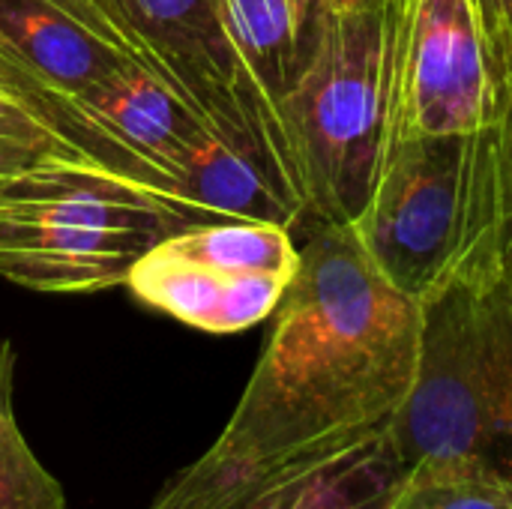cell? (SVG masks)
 Wrapping results in <instances>:
<instances>
[{
  "instance_id": "1",
  "label": "cell",
  "mask_w": 512,
  "mask_h": 509,
  "mask_svg": "<svg viewBox=\"0 0 512 509\" xmlns=\"http://www.w3.org/2000/svg\"><path fill=\"white\" fill-rule=\"evenodd\" d=\"M420 354V303L372 264L351 225H315L213 447L258 462L348 450L390 429Z\"/></svg>"
},
{
  "instance_id": "2",
  "label": "cell",
  "mask_w": 512,
  "mask_h": 509,
  "mask_svg": "<svg viewBox=\"0 0 512 509\" xmlns=\"http://www.w3.org/2000/svg\"><path fill=\"white\" fill-rule=\"evenodd\" d=\"M420 309V375L390 423L402 462L456 465L512 486V282L468 246Z\"/></svg>"
},
{
  "instance_id": "3",
  "label": "cell",
  "mask_w": 512,
  "mask_h": 509,
  "mask_svg": "<svg viewBox=\"0 0 512 509\" xmlns=\"http://www.w3.org/2000/svg\"><path fill=\"white\" fill-rule=\"evenodd\" d=\"M411 0L327 9L318 45L282 102L306 219L354 225L387 144L399 45Z\"/></svg>"
},
{
  "instance_id": "4",
  "label": "cell",
  "mask_w": 512,
  "mask_h": 509,
  "mask_svg": "<svg viewBox=\"0 0 512 509\" xmlns=\"http://www.w3.org/2000/svg\"><path fill=\"white\" fill-rule=\"evenodd\" d=\"M174 231L159 198L60 153L0 189V276L42 294L108 291Z\"/></svg>"
},
{
  "instance_id": "5",
  "label": "cell",
  "mask_w": 512,
  "mask_h": 509,
  "mask_svg": "<svg viewBox=\"0 0 512 509\" xmlns=\"http://www.w3.org/2000/svg\"><path fill=\"white\" fill-rule=\"evenodd\" d=\"M489 126L399 141L351 225L372 264L417 303L435 294L483 216Z\"/></svg>"
},
{
  "instance_id": "6",
  "label": "cell",
  "mask_w": 512,
  "mask_h": 509,
  "mask_svg": "<svg viewBox=\"0 0 512 509\" xmlns=\"http://www.w3.org/2000/svg\"><path fill=\"white\" fill-rule=\"evenodd\" d=\"M300 267L291 228L276 222L192 225L159 240L129 273V291L201 333H243L267 318Z\"/></svg>"
},
{
  "instance_id": "7",
  "label": "cell",
  "mask_w": 512,
  "mask_h": 509,
  "mask_svg": "<svg viewBox=\"0 0 512 509\" xmlns=\"http://www.w3.org/2000/svg\"><path fill=\"white\" fill-rule=\"evenodd\" d=\"M45 123L60 144L135 183L165 207L192 150L216 132L141 60L123 66L84 99L54 108Z\"/></svg>"
},
{
  "instance_id": "8",
  "label": "cell",
  "mask_w": 512,
  "mask_h": 509,
  "mask_svg": "<svg viewBox=\"0 0 512 509\" xmlns=\"http://www.w3.org/2000/svg\"><path fill=\"white\" fill-rule=\"evenodd\" d=\"M495 117L498 78L474 0H411L399 45L387 153L420 135L480 132Z\"/></svg>"
},
{
  "instance_id": "9",
  "label": "cell",
  "mask_w": 512,
  "mask_h": 509,
  "mask_svg": "<svg viewBox=\"0 0 512 509\" xmlns=\"http://www.w3.org/2000/svg\"><path fill=\"white\" fill-rule=\"evenodd\" d=\"M129 51L153 69L222 138L255 156L300 204L303 195L279 171L255 135L240 96L219 0H99ZM306 207V204H303Z\"/></svg>"
},
{
  "instance_id": "10",
  "label": "cell",
  "mask_w": 512,
  "mask_h": 509,
  "mask_svg": "<svg viewBox=\"0 0 512 509\" xmlns=\"http://www.w3.org/2000/svg\"><path fill=\"white\" fill-rule=\"evenodd\" d=\"M132 60L99 0H0V84L42 123Z\"/></svg>"
},
{
  "instance_id": "11",
  "label": "cell",
  "mask_w": 512,
  "mask_h": 509,
  "mask_svg": "<svg viewBox=\"0 0 512 509\" xmlns=\"http://www.w3.org/2000/svg\"><path fill=\"white\" fill-rule=\"evenodd\" d=\"M324 12V0H219V21L231 48L240 105L264 150L300 195L303 189L282 102L318 45Z\"/></svg>"
},
{
  "instance_id": "12",
  "label": "cell",
  "mask_w": 512,
  "mask_h": 509,
  "mask_svg": "<svg viewBox=\"0 0 512 509\" xmlns=\"http://www.w3.org/2000/svg\"><path fill=\"white\" fill-rule=\"evenodd\" d=\"M168 210L177 219V231L216 222H276L294 228L306 219V207L255 156L219 132H210L192 150Z\"/></svg>"
},
{
  "instance_id": "13",
  "label": "cell",
  "mask_w": 512,
  "mask_h": 509,
  "mask_svg": "<svg viewBox=\"0 0 512 509\" xmlns=\"http://www.w3.org/2000/svg\"><path fill=\"white\" fill-rule=\"evenodd\" d=\"M330 456L336 453L258 462L210 447L174 474L147 509H288Z\"/></svg>"
},
{
  "instance_id": "14",
  "label": "cell",
  "mask_w": 512,
  "mask_h": 509,
  "mask_svg": "<svg viewBox=\"0 0 512 509\" xmlns=\"http://www.w3.org/2000/svg\"><path fill=\"white\" fill-rule=\"evenodd\" d=\"M405 477L408 465L384 429L330 456L288 509H390Z\"/></svg>"
},
{
  "instance_id": "15",
  "label": "cell",
  "mask_w": 512,
  "mask_h": 509,
  "mask_svg": "<svg viewBox=\"0 0 512 509\" xmlns=\"http://www.w3.org/2000/svg\"><path fill=\"white\" fill-rule=\"evenodd\" d=\"M498 117L489 123V156L483 183V219L477 243L512 282V63L495 69Z\"/></svg>"
},
{
  "instance_id": "16",
  "label": "cell",
  "mask_w": 512,
  "mask_h": 509,
  "mask_svg": "<svg viewBox=\"0 0 512 509\" xmlns=\"http://www.w3.org/2000/svg\"><path fill=\"white\" fill-rule=\"evenodd\" d=\"M390 509H512V486L441 462H417Z\"/></svg>"
},
{
  "instance_id": "17",
  "label": "cell",
  "mask_w": 512,
  "mask_h": 509,
  "mask_svg": "<svg viewBox=\"0 0 512 509\" xmlns=\"http://www.w3.org/2000/svg\"><path fill=\"white\" fill-rule=\"evenodd\" d=\"M0 509H69L54 474L33 456L12 402L0 405Z\"/></svg>"
},
{
  "instance_id": "18",
  "label": "cell",
  "mask_w": 512,
  "mask_h": 509,
  "mask_svg": "<svg viewBox=\"0 0 512 509\" xmlns=\"http://www.w3.org/2000/svg\"><path fill=\"white\" fill-rule=\"evenodd\" d=\"M492 72L512 63V0H474Z\"/></svg>"
},
{
  "instance_id": "19",
  "label": "cell",
  "mask_w": 512,
  "mask_h": 509,
  "mask_svg": "<svg viewBox=\"0 0 512 509\" xmlns=\"http://www.w3.org/2000/svg\"><path fill=\"white\" fill-rule=\"evenodd\" d=\"M0 135H51V132H48V126L18 96H12L0 84Z\"/></svg>"
},
{
  "instance_id": "20",
  "label": "cell",
  "mask_w": 512,
  "mask_h": 509,
  "mask_svg": "<svg viewBox=\"0 0 512 509\" xmlns=\"http://www.w3.org/2000/svg\"><path fill=\"white\" fill-rule=\"evenodd\" d=\"M12 381H15V351L9 339H0V405L12 402Z\"/></svg>"
},
{
  "instance_id": "21",
  "label": "cell",
  "mask_w": 512,
  "mask_h": 509,
  "mask_svg": "<svg viewBox=\"0 0 512 509\" xmlns=\"http://www.w3.org/2000/svg\"><path fill=\"white\" fill-rule=\"evenodd\" d=\"M327 9H348V6H357V3H366V0H324Z\"/></svg>"
}]
</instances>
